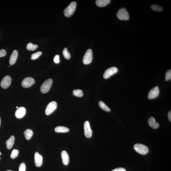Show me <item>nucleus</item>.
Wrapping results in <instances>:
<instances>
[{
  "label": "nucleus",
  "mask_w": 171,
  "mask_h": 171,
  "mask_svg": "<svg viewBox=\"0 0 171 171\" xmlns=\"http://www.w3.org/2000/svg\"><path fill=\"white\" fill-rule=\"evenodd\" d=\"M33 131L31 130L27 129L24 131V134L27 140H30L33 135Z\"/></svg>",
  "instance_id": "aec40b11"
},
{
  "label": "nucleus",
  "mask_w": 171,
  "mask_h": 171,
  "mask_svg": "<svg viewBox=\"0 0 171 171\" xmlns=\"http://www.w3.org/2000/svg\"><path fill=\"white\" fill-rule=\"evenodd\" d=\"M76 3L75 1L72 2L64 11V15L67 17H70L73 14L76 9Z\"/></svg>",
  "instance_id": "f257e3e1"
},
{
  "label": "nucleus",
  "mask_w": 171,
  "mask_h": 171,
  "mask_svg": "<svg viewBox=\"0 0 171 171\" xmlns=\"http://www.w3.org/2000/svg\"><path fill=\"white\" fill-rule=\"evenodd\" d=\"M117 16L118 19L121 20H127L129 19V16L128 12L125 8H122L118 12Z\"/></svg>",
  "instance_id": "20e7f679"
},
{
  "label": "nucleus",
  "mask_w": 171,
  "mask_h": 171,
  "mask_svg": "<svg viewBox=\"0 0 171 171\" xmlns=\"http://www.w3.org/2000/svg\"><path fill=\"white\" fill-rule=\"evenodd\" d=\"M42 53L41 51H38L32 54L31 58L32 60H35L38 58L42 55Z\"/></svg>",
  "instance_id": "a878e982"
},
{
  "label": "nucleus",
  "mask_w": 171,
  "mask_h": 171,
  "mask_svg": "<svg viewBox=\"0 0 171 171\" xmlns=\"http://www.w3.org/2000/svg\"><path fill=\"white\" fill-rule=\"evenodd\" d=\"M16 108H18V107H16Z\"/></svg>",
  "instance_id": "e433bc0d"
},
{
  "label": "nucleus",
  "mask_w": 171,
  "mask_h": 171,
  "mask_svg": "<svg viewBox=\"0 0 171 171\" xmlns=\"http://www.w3.org/2000/svg\"><path fill=\"white\" fill-rule=\"evenodd\" d=\"M93 52L91 49H87L83 59V62L84 64H90L93 59Z\"/></svg>",
  "instance_id": "39448f33"
},
{
  "label": "nucleus",
  "mask_w": 171,
  "mask_h": 171,
  "mask_svg": "<svg viewBox=\"0 0 171 171\" xmlns=\"http://www.w3.org/2000/svg\"><path fill=\"white\" fill-rule=\"evenodd\" d=\"M19 151L18 150L13 149L12 151L11 155H10V158L12 159L16 158L19 155Z\"/></svg>",
  "instance_id": "bb28decb"
},
{
  "label": "nucleus",
  "mask_w": 171,
  "mask_h": 171,
  "mask_svg": "<svg viewBox=\"0 0 171 171\" xmlns=\"http://www.w3.org/2000/svg\"><path fill=\"white\" fill-rule=\"evenodd\" d=\"M34 160L36 166L37 167H40L42 166L43 162V157L38 152H36L35 154Z\"/></svg>",
  "instance_id": "f8f14e48"
},
{
  "label": "nucleus",
  "mask_w": 171,
  "mask_h": 171,
  "mask_svg": "<svg viewBox=\"0 0 171 171\" xmlns=\"http://www.w3.org/2000/svg\"><path fill=\"white\" fill-rule=\"evenodd\" d=\"M159 94V90L158 86H156L150 90L148 94V98L149 99H155Z\"/></svg>",
  "instance_id": "9d476101"
},
{
  "label": "nucleus",
  "mask_w": 171,
  "mask_h": 171,
  "mask_svg": "<svg viewBox=\"0 0 171 171\" xmlns=\"http://www.w3.org/2000/svg\"><path fill=\"white\" fill-rule=\"evenodd\" d=\"M26 166L25 164L24 163H21L19 167V171H25Z\"/></svg>",
  "instance_id": "c85d7f7f"
},
{
  "label": "nucleus",
  "mask_w": 171,
  "mask_h": 171,
  "mask_svg": "<svg viewBox=\"0 0 171 171\" xmlns=\"http://www.w3.org/2000/svg\"><path fill=\"white\" fill-rule=\"evenodd\" d=\"M15 137L13 136H10V138L6 142V146L7 149H10L13 147L14 143Z\"/></svg>",
  "instance_id": "f3484780"
},
{
  "label": "nucleus",
  "mask_w": 171,
  "mask_h": 171,
  "mask_svg": "<svg viewBox=\"0 0 171 171\" xmlns=\"http://www.w3.org/2000/svg\"><path fill=\"white\" fill-rule=\"evenodd\" d=\"M73 93L75 96L78 97H82L83 95V93L82 90H74Z\"/></svg>",
  "instance_id": "393cba45"
},
{
  "label": "nucleus",
  "mask_w": 171,
  "mask_h": 171,
  "mask_svg": "<svg viewBox=\"0 0 171 171\" xmlns=\"http://www.w3.org/2000/svg\"><path fill=\"white\" fill-rule=\"evenodd\" d=\"M1 118H0V126H1Z\"/></svg>",
  "instance_id": "72a5a7b5"
},
{
  "label": "nucleus",
  "mask_w": 171,
  "mask_h": 171,
  "mask_svg": "<svg viewBox=\"0 0 171 171\" xmlns=\"http://www.w3.org/2000/svg\"><path fill=\"white\" fill-rule=\"evenodd\" d=\"M111 171H126V169L123 168H119L113 169Z\"/></svg>",
  "instance_id": "2f4dec72"
},
{
  "label": "nucleus",
  "mask_w": 171,
  "mask_h": 171,
  "mask_svg": "<svg viewBox=\"0 0 171 171\" xmlns=\"http://www.w3.org/2000/svg\"><path fill=\"white\" fill-rule=\"evenodd\" d=\"M134 148L136 152L141 155H146L149 152V148L143 144H136L134 145Z\"/></svg>",
  "instance_id": "f03ea898"
},
{
  "label": "nucleus",
  "mask_w": 171,
  "mask_h": 171,
  "mask_svg": "<svg viewBox=\"0 0 171 171\" xmlns=\"http://www.w3.org/2000/svg\"><path fill=\"white\" fill-rule=\"evenodd\" d=\"M7 54V51L4 49L0 50V57H5Z\"/></svg>",
  "instance_id": "c756f323"
},
{
  "label": "nucleus",
  "mask_w": 171,
  "mask_h": 171,
  "mask_svg": "<svg viewBox=\"0 0 171 171\" xmlns=\"http://www.w3.org/2000/svg\"><path fill=\"white\" fill-rule=\"evenodd\" d=\"M148 124L150 126L152 127L153 129L158 128L159 126V124L158 122H156L155 118L153 117H151L148 119Z\"/></svg>",
  "instance_id": "dca6fc26"
},
{
  "label": "nucleus",
  "mask_w": 171,
  "mask_h": 171,
  "mask_svg": "<svg viewBox=\"0 0 171 171\" xmlns=\"http://www.w3.org/2000/svg\"><path fill=\"white\" fill-rule=\"evenodd\" d=\"M18 56V51L16 50L13 51L10 58L9 63L10 65H13L15 63Z\"/></svg>",
  "instance_id": "2eb2a0df"
},
{
  "label": "nucleus",
  "mask_w": 171,
  "mask_h": 171,
  "mask_svg": "<svg viewBox=\"0 0 171 171\" xmlns=\"http://www.w3.org/2000/svg\"><path fill=\"white\" fill-rule=\"evenodd\" d=\"M54 62L56 63H59L60 60L59 59V56L58 55H56L54 57Z\"/></svg>",
  "instance_id": "7c9ffc66"
},
{
  "label": "nucleus",
  "mask_w": 171,
  "mask_h": 171,
  "mask_svg": "<svg viewBox=\"0 0 171 171\" xmlns=\"http://www.w3.org/2000/svg\"><path fill=\"white\" fill-rule=\"evenodd\" d=\"M38 47V46L37 45H34L31 43H29L27 45L26 48L28 51H34Z\"/></svg>",
  "instance_id": "4be33fe9"
},
{
  "label": "nucleus",
  "mask_w": 171,
  "mask_h": 171,
  "mask_svg": "<svg viewBox=\"0 0 171 171\" xmlns=\"http://www.w3.org/2000/svg\"><path fill=\"white\" fill-rule=\"evenodd\" d=\"M12 79L9 75H7L3 79L1 84V86L2 88L7 89L9 87L11 84Z\"/></svg>",
  "instance_id": "1a4fd4ad"
},
{
  "label": "nucleus",
  "mask_w": 171,
  "mask_h": 171,
  "mask_svg": "<svg viewBox=\"0 0 171 171\" xmlns=\"http://www.w3.org/2000/svg\"><path fill=\"white\" fill-rule=\"evenodd\" d=\"M61 157L63 164L67 166L69 164V155L66 151H63L61 153Z\"/></svg>",
  "instance_id": "4468645a"
},
{
  "label": "nucleus",
  "mask_w": 171,
  "mask_h": 171,
  "mask_svg": "<svg viewBox=\"0 0 171 171\" xmlns=\"http://www.w3.org/2000/svg\"><path fill=\"white\" fill-rule=\"evenodd\" d=\"M171 79V70L169 69L166 73V81H169Z\"/></svg>",
  "instance_id": "cd10ccee"
},
{
  "label": "nucleus",
  "mask_w": 171,
  "mask_h": 171,
  "mask_svg": "<svg viewBox=\"0 0 171 171\" xmlns=\"http://www.w3.org/2000/svg\"><path fill=\"white\" fill-rule=\"evenodd\" d=\"M0 160H1V158H0Z\"/></svg>",
  "instance_id": "58836bf2"
},
{
  "label": "nucleus",
  "mask_w": 171,
  "mask_h": 171,
  "mask_svg": "<svg viewBox=\"0 0 171 171\" xmlns=\"http://www.w3.org/2000/svg\"><path fill=\"white\" fill-rule=\"evenodd\" d=\"M1 152H0V155H1Z\"/></svg>",
  "instance_id": "c9c22d12"
},
{
  "label": "nucleus",
  "mask_w": 171,
  "mask_h": 171,
  "mask_svg": "<svg viewBox=\"0 0 171 171\" xmlns=\"http://www.w3.org/2000/svg\"><path fill=\"white\" fill-rule=\"evenodd\" d=\"M54 130L56 132L58 133H65L69 132V129L65 127L58 126L55 128Z\"/></svg>",
  "instance_id": "6ab92c4d"
},
{
  "label": "nucleus",
  "mask_w": 171,
  "mask_h": 171,
  "mask_svg": "<svg viewBox=\"0 0 171 171\" xmlns=\"http://www.w3.org/2000/svg\"><path fill=\"white\" fill-rule=\"evenodd\" d=\"M63 55L64 58L66 59L69 60L70 59L71 57V55L69 51H68L67 48H65L63 51Z\"/></svg>",
  "instance_id": "5701e85b"
},
{
  "label": "nucleus",
  "mask_w": 171,
  "mask_h": 171,
  "mask_svg": "<svg viewBox=\"0 0 171 171\" xmlns=\"http://www.w3.org/2000/svg\"><path fill=\"white\" fill-rule=\"evenodd\" d=\"M110 2V0H97L95 3L98 7H103L108 5Z\"/></svg>",
  "instance_id": "a211bd4d"
},
{
  "label": "nucleus",
  "mask_w": 171,
  "mask_h": 171,
  "mask_svg": "<svg viewBox=\"0 0 171 171\" xmlns=\"http://www.w3.org/2000/svg\"><path fill=\"white\" fill-rule=\"evenodd\" d=\"M26 110L25 107H21L18 108L16 110L15 115L18 118L20 119L25 115Z\"/></svg>",
  "instance_id": "ddd939ff"
},
{
  "label": "nucleus",
  "mask_w": 171,
  "mask_h": 171,
  "mask_svg": "<svg viewBox=\"0 0 171 171\" xmlns=\"http://www.w3.org/2000/svg\"><path fill=\"white\" fill-rule=\"evenodd\" d=\"M7 171H12L10 170H7Z\"/></svg>",
  "instance_id": "f704fd0d"
},
{
  "label": "nucleus",
  "mask_w": 171,
  "mask_h": 171,
  "mask_svg": "<svg viewBox=\"0 0 171 171\" xmlns=\"http://www.w3.org/2000/svg\"><path fill=\"white\" fill-rule=\"evenodd\" d=\"M57 104L54 101H53L50 102L48 104L45 110V114L47 115H49L54 112L57 109Z\"/></svg>",
  "instance_id": "423d86ee"
},
{
  "label": "nucleus",
  "mask_w": 171,
  "mask_h": 171,
  "mask_svg": "<svg viewBox=\"0 0 171 171\" xmlns=\"http://www.w3.org/2000/svg\"><path fill=\"white\" fill-rule=\"evenodd\" d=\"M99 104L100 107L104 111L109 112L111 111V109L110 108L107 106L104 103L103 101H100Z\"/></svg>",
  "instance_id": "412c9836"
},
{
  "label": "nucleus",
  "mask_w": 171,
  "mask_h": 171,
  "mask_svg": "<svg viewBox=\"0 0 171 171\" xmlns=\"http://www.w3.org/2000/svg\"><path fill=\"white\" fill-rule=\"evenodd\" d=\"M168 117L170 122H171V111H170L168 113Z\"/></svg>",
  "instance_id": "473e14b6"
},
{
  "label": "nucleus",
  "mask_w": 171,
  "mask_h": 171,
  "mask_svg": "<svg viewBox=\"0 0 171 171\" xmlns=\"http://www.w3.org/2000/svg\"><path fill=\"white\" fill-rule=\"evenodd\" d=\"M35 83V81L32 78L28 77L24 79L22 82V86L23 87L28 88L31 87Z\"/></svg>",
  "instance_id": "6e6552de"
},
{
  "label": "nucleus",
  "mask_w": 171,
  "mask_h": 171,
  "mask_svg": "<svg viewBox=\"0 0 171 171\" xmlns=\"http://www.w3.org/2000/svg\"><path fill=\"white\" fill-rule=\"evenodd\" d=\"M118 72L117 68L113 67L109 68L106 70L103 75L104 78L107 79Z\"/></svg>",
  "instance_id": "0eeeda50"
},
{
  "label": "nucleus",
  "mask_w": 171,
  "mask_h": 171,
  "mask_svg": "<svg viewBox=\"0 0 171 171\" xmlns=\"http://www.w3.org/2000/svg\"><path fill=\"white\" fill-rule=\"evenodd\" d=\"M9 67H10V65L9 66Z\"/></svg>",
  "instance_id": "4c0bfd02"
},
{
  "label": "nucleus",
  "mask_w": 171,
  "mask_h": 171,
  "mask_svg": "<svg viewBox=\"0 0 171 171\" xmlns=\"http://www.w3.org/2000/svg\"><path fill=\"white\" fill-rule=\"evenodd\" d=\"M151 7L152 10L156 11H161L163 10V7L157 4H153L151 5Z\"/></svg>",
  "instance_id": "b1692460"
},
{
  "label": "nucleus",
  "mask_w": 171,
  "mask_h": 171,
  "mask_svg": "<svg viewBox=\"0 0 171 171\" xmlns=\"http://www.w3.org/2000/svg\"><path fill=\"white\" fill-rule=\"evenodd\" d=\"M84 134L86 137L90 138L92 137L93 132L90 128V123L88 121H86L84 125Z\"/></svg>",
  "instance_id": "9b49d317"
},
{
  "label": "nucleus",
  "mask_w": 171,
  "mask_h": 171,
  "mask_svg": "<svg viewBox=\"0 0 171 171\" xmlns=\"http://www.w3.org/2000/svg\"><path fill=\"white\" fill-rule=\"evenodd\" d=\"M53 82V80L51 79H49L44 82L40 87L41 92L43 93H47L50 90Z\"/></svg>",
  "instance_id": "7ed1b4c3"
}]
</instances>
